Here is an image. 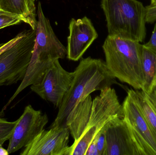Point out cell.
Instances as JSON below:
<instances>
[{"instance_id": "e0dca14e", "label": "cell", "mask_w": 156, "mask_h": 155, "mask_svg": "<svg viewBox=\"0 0 156 155\" xmlns=\"http://www.w3.org/2000/svg\"><path fill=\"white\" fill-rule=\"evenodd\" d=\"M17 123V120L14 122H9L0 118V147L2 146L6 141L9 140Z\"/></svg>"}, {"instance_id": "ffe728a7", "label": "cell", "mask_w": 156, "mask_h": 155, "mask_svg": "<svg viewBox=\"0 0 156 155\" xmlns=\"http://www.w3.org/2000/svg\"><path fill=\"white\" fill-rule=\"evenodd\" d=\"M156 21V5H149L146 7V23L154 22Z\"/></svg>"}, {"instance_id": "5b68a950", "label": "cell", "mask_w": 156, "mask_h": 155, "mask_svg": "<svg viewBox=\"0 0 156 155\" xmlns=\"http://www.w3.org/2000/svg\"><path fill=\"white\" fill-rule=\"evenodd\" d=\"M117 117L123 118L124 114L115 90L111 87L101 90L93 100L85 131L80 139L69 147L70 155H85L98 133L111 120Z\"/></svg>"}, {"instance_id": "7402d4cb", "label": "cell", "mask_w": 156, "mask_h": 155, "mask_svg": "<svg viewBox=\"0 0 156 155\" xmlns=\"http://www.w3.org/2000/svg\"><path fill=\"white\" fill-rule=\"evenodd\" d=\"M143 45L147 49L156 53V23L149 42Z\"/></svg>"}, {"instance_id": "9c48e42d", "label": "cell", "mask_w": 156, "mask_h": 155, "mask_svg": "<svg viewBox=\"0 0 156 155\" xmlns=\"http://www.w3.org/2000/svg\"><path fill=\"white\" fill-rule=\"evenodd\" d=\"M123 103V119L128 124L146 155H156V141L143 111L128 89Z\"/></svg>"}, {"instance_id": "4fadbf2b", "label": "cell", "mask_w": 156, "mask_h": 155, "mask_svg": "<svg viewBox=\"0 0 156 155\" xmlns=\"http://www.w3.org/2000/svg\"><path fill=\"white\" fill-rule=\"evenodd\" d=\"M93 100L90 95L80 100L69 113L65 124L69 130L74 140L77 142L87 126L92 106Z\"/></svg>"}, {"instance_id": "9a60e30c", "label": "cell", "mask_w": 156, "mask_h": 155, "mask_svg": "<svg viewBox=\"0 0 156 155\" xmlns=\"http://www.w3.org/2000/svg\"><path fill=\"white\" fill-rule=\"evenodd\" d=\"M142 62L144 86L141 90L148 94L156 84V53L147 49L143 45Z\"/></svg>"}, {"instance_id": "3957f363", "label": "cell", "mask_w": 156, "mask_h": 155, "mask_svg": "<svg viewBox=\"0 0 156 155\" xmlns=\"http://www.w3.org/2000/svg\"><path fill=\"white\" fill-rule=\"evenodd\" d=\"M37 15L34 52L24 77L16 91V94L38 83L53 61L64 59L67 55V49L55 34L49 20L44 15L40 2L37 5Z\"/></svg>"}, {"instance_id": "d4e9b609", "label": "cell", "mask_w": 156, "mask_h": 155, "mask_svg": "<svg viewBox=\"0 0 156 155\" xmlns=\"http://www.w3.org/2000/svg\"><path fill=\"white\" fill-rule=\"evenodd\" d=\"M9 154L8 151L6 149L0 147V155H8Z\"/></svg>"}, {"instance_id": "603a6c76", "label": "cell", "mask_w": 156, "mask_h": 155, "mask_svg": "<svg viewBox=\"0 0 156 155\" xmlns=\"http://www.w3.org/2000/svg\"><path fill=\"white\" fill-rule=\"evenodd\" d=\"M144 93L149 103L156 112V84L149 93L146 94L145 93Z\"/></svg>"}, {"instance_id": "d6986e66", "label": "cell", "mask_w": 156, "mask_h": 155, "mask_svg": "<svg viewBox=\"0 0 156 155\" xmlns=\"http://www.w3.org/2000/svg\"><path fill=\"white\" fill-rule=\"evenodd\" d=\"M106 124L94 137L100 155H104L106 147Z\"/></svg>"}, {"instance_id": "ba28073f", "label": "cell", "mask_w": 156, "mask_h": 155, "mask_svg": "<svg viewBox=\"0 0 156 155\" xmlns=\"http://www.w3.org/2000/svg\"><path fill=\"white\" fill-rule=\"evenodd\" d=\"M48 122L46 113L35 110L30 105L26 106L9 139L7 149L9 154L28 145L44 130Z\"/></svg>"}, {"instance_id": "44dd1931", "label": "cell", "mask_w": 156, "mask_h": 155, "mask_svg": "<svg viewBox=\"0 0 156 155\" xmlns=\"http://www.w3.org/2000/svg\"><path fill=\"white\" fill-rule=\"evenodd\" d=\"M24 31L21 32L20 33L18 34L17 35L15 36L14 38L11 39L10 41L7 42L2 43L0 44V55L6 49L11 47L18 40L20 39L23 35Z\"/></svg>"}, {"instance_id": "277c9868", "label": "cell", "mask_w": 156, "mask_h": 155, "mask_svg": "<svg viewBox=\"0 0 156 155\" xmlns=\"http://www.w3.org/2000/svg\"><path fill=\"white\" fill-rule=\"evenodd\" d=\"M108 35L144 42L146 35V7L137 0H101Z\"/></svg>"}, {"instance_id": "4316f807", "label": "cell", "mask_w": 156, "mask_h": 155, "mask_svg": "<svg viewBox=\"0 0 156 155\" xmlns=\"http://www.w3.org/2000/svg\"><path fill=\"white\" fill-rule=\"evenodd\" d=\"M33 1H34V2H35V1H37V0H33Z\"/></svg>"}, {"instance_id": "7a4b0ae2", "label": "cell", "mask_w": 156, "mask_h": 155, "mask_svg": "<svg viewBox=\"0 0 156 155\" xmlns=\"http://www.w3.org/2000/svg\"><path fill=\"white\" fill-rule=\"evenodd\" d=\"M102 47L105 63L113 76L136 90H142L143 45L136 41L108 35Z\"/></svg>"}, {"instance_id": "cb8c5ba5", "label": "cell", "mask_w": 156, "mask_h": 155, "mask_svg": "<svg viewBox=\"0 0 156 155\" xmlns=\"http://www.w3.org/2000/svg\"><path fill=\"white\" fill-rule=\"evenodd\" d=\"M85 155H100L96 141L94 139H93L89 145Z\"/></svg>"}, {"instance_id": "7c38bea8", "label": "cell", "mask_w": 156, "mask_h": 155, "mask_svg": "<svg viewBox=\"0 0 156 155\" xmlns=\"http://www.w3.org/2000/svg\"><path fill=\"white\" fill-rule=\"evenodd\" d=\"M69 35L68 37L67 57L78 61L97 39L98 35L91 21L86 16L69 22Z\"/></svg>"}, {"instance_id": "8fae6325", "label": "cell", "mask_w": 156, "mask_h": 155, "mask_svg": "<svg viewBox=\"0 0 156 155\" xmlns=\"http://www.w3.org/2000/svg\"><path fill=\"white\" fill-rule=\"evenodd\" d=\"M69 129L64 125L44 129L20 153L21 155H70Z\"/></svg>"}, {"instance_id": "5bb4252c", "label": "cell", "mask_w": 156, "mask_h": 155, "mask_svg": "<svg viewBox=\"0 0 156 155\" xmlns=\"http://www.w3.org/2000/svg\"><path fill=\"white\" fill-rule=\"evenodd\" d=\"M0 9L19 15L23 22L36 30L37 14L33 0H0Z\"/></svg>"}, {"instance_id": "ac0fdd59", "label": "cell", "mask_w": 156, "mask_h": 155, "mask_svg": "<svg viewBox=\"0 0 156 155\" xmlns=\"http://www.w3.org/2000/svg\"><path fill=\"white\" fill-rule=\"evenodd\" d=\"M23 22L21 16L0 9V29Z\"/></svg>"}, {"instance_id": "6da1fadb", "label": "cell", "mask_w": 156, "mask_h": 155, "mask_svg": "<svg viewBox=\"0 0 156 155\" xmlns=\"http://www.w3.org/2000/svg\"><path fill=\"white\" fill-rule=\"evenodd\" d=\"M70 89L58 108L57 116L49 128L63 125L69 113L84 97L96 91L119 84L101 59L87 57L81 59L75 69Z\"/></svg>"}, {"instance_id": "2e32d148", "label": "cell", "mask_w": 156, "mask_h": 155, "mask_svg": "<svg viewBox=\"0 0 156 155\" xmlns=\"http://www.w3.org/2000/svg\"><path fill=\"white\" fill-rule=\"evenodd\" d=\"M132 92L135 99L147 120L150 130L156 141V112L146 96L144 91L132 89Z\"/></svg>"}, {"instance_id": "8992f818", "label": "cell", "mask_w": 156, "mask_h": 155, "mask_svg": "<svg viewBox=\"0 0 156 155\" xmlns=\"http://www.w3.org/2000/svg\"><path fill=\"white\" fill-rule=\"evenodd\" d=\"M36 30H25L15 43L0 55V86L16 83L23 79L31 61Z\"/></svg>"}, {"instance_id": "484cf974", "label": "cell", "mask_w": 156, "mask_h": 155, "mask_svg": "<svg viewBox=\"0 0 156 155\" xmlns=\"http://www.w3.org/2000/svg\"><path fill=\"white\" fill-rule=\"evenodd\" d=\"M151 5H156V0H151Z\"/></svg>"}, {"instance_id": "30bf717a", "label": "cell", "mask_w": 156, "mask_h": 155, "mask_svg": "<svg viewBox=\"0 0 156 155\" xmlns=\"http://www.w3.org/2000/svg\"><path fill=\"white\" fill-rule=\"evenodd\" d=\"M104 155H146L123 118L115 117L106 125Z\"/></svg>"}, {"instance_id": "52a82bcc", "label": "cell", "mask_w": 156, "mask_h": 155, "mask_svg": "<svg viewBox=\"0 0 156 155\" xmlns=\"http://www.w3.org/2000/svg\"><path fill=\"white\" fill-rule=\"evenodd\" d=\"M74 76V72L66 71L57 59L51 63L40 81L30 88L41 98L59 108L71 87Z\"/></svg>"}]
</instances>
